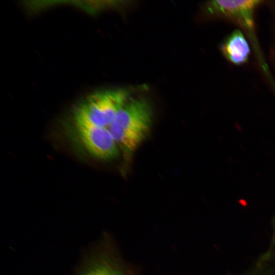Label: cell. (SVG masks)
Segmentation results:
<instances>
[{
  "instance_id": "7a4b0ae2",
  "label": "cell",
  "mask_w": 275,
  "mask_h": 275,
  "mask_svg": "<svg viewBox=\"0 0 275 275\" xmlns=\"http://www.w3.org/2000/svg\"><path fill=\"white\" fill-rule=\"evenodd\" d=\"M122 89L101 90L84 99L72 113L74 124L107 127L129 99Z\"/></svg>"
},
{
  "instance_id": "8992f818",
  "label": "cell",
  "mask_w": 275,
  "mask_h": 275,
  "mask_svg": "<svg viewBox=\"0 0 275 275\" xmlns=\"http://www.w3.org/2000/svg\"><path fill=\"white\" fill-rule=\"evenodd\" d=\"M82 275H122L109 262L100 261L89 266Z\"/></svg>"
},
{
  "instance_id": "6da1fadb",
  "label": "cell",
  "mask_w": 275,
  "mask_h": 275,
  "mask_svg": "<svg viewBox=\"0 0 275 275\" xmlns=\"http://www.w3.org/2000/svg\"><path fill=\"white\" fill-rule=\"evenodd\" d=\"M152 112L149 103L142 98L128 99L108 127L119 148L130 157L148 134Z\"/></svg>"
},
{
  "instance_id": "3957f363",
  "label": "cell",
  "mask_w": 275,
  "mask_h": 275,
  "mask_svg": "<svg viewBox=\"0 0 275 275\" xmlns=\"http://www.w3.org/2000/svg\"><path fill=\"white\" fill-rule=\"evenodd\" d=\"M75 133L85 150L101 160L115 158L120 150L107 127L74 124Z\"/></svg>"
},
{
  "instance_id": "5b68a950",
  "label": "cell",
  "mask_w": 275,
  "mask_h": 275,
  "mask_svg": "<svg viewBox=\"0 0 275 275\" xmlns=\"http://www.w3.org/2000/svg\"><path fill=\"white\" fill-rule=\"evenodd\" d=\"M224 56L236 65L245 63L250 54L249 43L239 30H235L224 40L221 46Z\"/></svg>"
},
{
  "instance_id": "277c9868",
  "label": "cell",
  "mask_w": 275,
  "mask_h": 275,
  "mask_svg": "<svg viewBox=\"0 0 275 275\" xmlns=\"http://www.w3.org/2000/svg\"><path fill=\"white\" fill-rule=\"evenodd\" d=\"M260 1H214L208 4L211 12L231 19L249 30L254 26L253 13Z\"/></svg>"
}]
</instances>
